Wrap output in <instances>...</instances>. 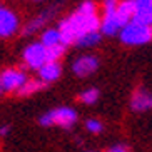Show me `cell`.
<instances>
[{"instance_id": "obj_1", "label": "cell", "mask_w": 152, "mask_h": 152, "mask_svg": "<svg viewBox=\"0 0 152 152\" xmlns=\"http://www.w3.org/2000/svg\"><path fill=\"white\" fill-rule=\"evenodd\" d=\"M57 30L60 34L64 45L69 44L75 45V42L79 39H82L90 32H100V18L97 15L95 4L90 2V0L82 2L74 14L60 20Z\"/></svg>"}, {"instance_id": "obj_2", "label": "cell", "mask_w": 152, "mask_h": 152, "mask_svg": "<svg viewBox=\"0 0 152 152\" xmlns=\"http://www.w3.org/2000/svg\"><path fill=\"white\" fill-rule=\"evenodd\" d=\"M119 35L125 45H142L152 40V27L132 18L129 23H125L122 27Z\"/></svg>"}, {"instance_id": "obj_3", "label": "cell", "mask_w": 152, "mask_h": 152, "mask_svg": "<svg viewBox=\"0 0 152 152\" xmlns=\"http://www.w3.org/2000/svg\"><path fill=\"white\" fill-rule=\"evenodd\" d=\"M121 0H104L102 18H100V34L102 35H115L122 30L124 22L117 14V5Z\"/></svg>"}, {"instance_id": "obj_4", "label": "cell", "mask_w": 152, "mask_h": 152, "mask_svg": "<svg viewBox=\"0 0 152 152\" xmlns=\"http://www.w3.org/2000/svg\"><path fill=\"white\" fill-rule=\"evenodd\" d=\"M39 122L44 127L58 125L62 129H69V127H72L77 122V112L72 107H57V109H52V110L42 114Z\"/></svg>"}, {"instance_id": "obj_5", "label": "cell", "mask_w": 152, "mask_h": 152, "mask_svg": "<svg viewBox=\"0 0 152 152\" xmlns=\"http://www.w3.org/2000/svg\"><path fill=\"white\" fill-rule=\"evenodd\" d=\"M22 58H23V62H25V65H27L28 69H35V70H39L42 65H45V64L49 62V57H47V47L42 45L40 40L39 42H32L30 45L25 47V50H23V54H22Z\"/></svg>"}, {"instance_id": "obj_6", "label": "cell", "mask_w": 152, "mask_h": 152, "mask_svg": "<svg viewBox=\"0 0 152 152\" xmlns=\"http://www.w3.org/2000/svg\"><path fill=\"white\" fill-rule=\"evenodd\" d=\"M27 80V74L20 69H5L0 74V82L5 92H18V89Z\"/></svg>"}, {"instance_id": "obj_7", "label": "cell", "mask_w": 152, "mask_h": 152, "mask_svg": "<svg viewBox=\"0 0 152 152\" xmlns=\"http://www.w3.org/2000/svg\"><path fill=\"white\" fill-rule=\"evenodd\" d=\"M18 28V17L12 12L10 9H7L5 5L0 4V37L14 35Z\"/></svg>"}, {"instance_id": "obj_8", "label": "cell", "mask_w": 152, "mask_h": 152, "mask_svg": "<svg viewBox=\"0 0 152 152\" xmlns=\"http://www.w3.org/2000/svg\"><path fill=\"white\" fill-rule=\"evenodd\" d=\"M97 69H99V58L90 54L75 58L74 64H72V72L77 77H87L90 74H94Z\"/></svg>"}, {"instance_id": "obj_9", "label": "cell", "mask_w": 152, "mask_h": 152, "mask_svg": "<svg viewBox=\"0 0 152 152\" xmlns=\"http://www.w3.org/2000/svg\"><path fill=\"white\" fill-rule=\"evenodd\" d=\"M130 109L135 112L152 110V92L145 89H135L130 97Z\"/></svg>"}, {"instance_id": "obj_10", "label": "cell", "mask_w": 152, "mask_h": 152, "mask_svg": "<svg viewBox=\"0 0 152 152\" xmlns=\"http://www.w3.org/2000/svg\"><path fill=\"white\" fill-rule=\"evenodd\" d=\"M54 15H55V9H47V10H44V12H40L35 18L28 20V23L23 27V35H30V34H35V32L42 30V27H44L49 20H52Z\"/></svg>"}, {"instance_id": "obj_11", "label": "cell", "mask_w": 152, "mask_h": 152, "mask_svg": "<svg viewBox=\"0 0 152 152\" xmlns=\"http://www.w3.org/2000/svg\"><path fill=\"white\" fill-rule=\"evenodd\" d=\"M62 74V67L58 62H47L45 65H42L39 69V79H40L44 84H50V82H55Z\"/></svg>"}, {"instance_id": "obj_12", "label": "cell", "mask_w": 152, "mask_h": 152, "mask_svg": "<svg viewBox=\"0 0 152 152\" xmlns=\"http://www.w3.org/2000/svg\"><path fill=\"white\" fill-rule=\"evenodd\" d=\"M135 2V20L152 27V0H134Z\"/></svg>"}, {"instance_id": "obj_13", "label": "cell", "mask_w": 152, "mask_h": 152, "mask_svg": "<svg viewBox=\"0 0 152 152\" xmlns=\"http://www.w3.org/2000/svg\"><path fill=\"white\" fill-rule=\"evenodd\" d=\"M117 14L124 22V25L129 23L135 17V2L134 0H121L119 5H117Z\"/></svg>"}, {"instance_id": "obj_14", "label": "cell", "mask_w": 152, "mask_h": 152, "mask_svg": "<svg viewBox=\"0 0 152 152\" xmlns=\"http://www.w3.org/2000/svg\"><path fill=\"white\" fill-rule=\"evenodd\" d=\"M44 87H45V84L40 80V79H28V80L18 89L17 94L20 95V97H28V95L35 94V92H39V90H42Z\"/></svg>"}, {"instance_id": "obj_15", "label": "cell", "mask_w": 152, "mask_h": 152, "mask_svg": "<svg viewBox=\"0 0 152 152\" xmlns=\"http://www.w3.org/2000/svg\"><path fill=\"white\" fill-rule=\"evenodd\" d=\"M40 44L45 47H54V45L62 44V39H60V34H58L57 28H45L40 35Z\"/></svg>"}, {"instance_id": "obj_16", "label": "cell", "mask_w": 152, "mask_h": 152, "mask_svg": "<svg viewBox=\"0 0 152 152\" xmlns=\"http://www.w3.org/2000/svg\"><path fill=\"white\" fill-rule=\"evenodd\" d=\"M100 37H102L100 32H90V34L84 35L82 39H79V40L75 42V45L77 47H94L95 44L100 42Z\"/></svg>"}, {"instance_id": "obj_17", "label": "cell", "mask_w": 152, "mask_h": 152, "mask_svg": "<svg viewBox=\"0 0 152 152\" xmlns=\"http://www.w3.org/2000/svg\"><path fill=\"white\" fill-rule=\"evenodd\" d=\"M99 90L94 89V87H90V89H85L80 92V95H79V99H80L84 104H87V105H92V104H95L99 100Z\"/></svg>"}, {"instance_id": "obj_18", "label": "cell", "mask_w": 152, "mask_h": 152, "mask_svg": "<svg viewBox=\"0 0 152 152\" xmlns=\"http://www.w3.org/2000/svg\"><path fill=\"white\" fill-rule=\"evenodd\" d=\"M85 129L89 130L90 134H100L104 129V125L100 121H97V119H89V121L85 122Z\"/></svg>"}, {"instance_id": "obj_19", "label": "cell", "mask_w": 152, "mask_h": 152, "mask_svg": "<svg viewBox=\"0 0 152 152\" xmlns=\"http://www.w3.org/2000/svg\"><path fill=\"white\" fill-rule=\"evenodd\" d=\"M107 152H129V151H127L124 145H112Z\"/></svg>"}, {"instance_id": "obj_20", "label": "cell", "mask_w": 152, "mask_h": 152, "mask_svg": "<svg viewBox=\"0 0 152 152\" xmlns=\"http://www.w3.org/2000/svg\"><path fill=\"white\" fill-rule=\"evenodd\" d=\"M9 130H10L9 125H0V135H2V137H5V135L9 134Z\"/></svg>"}, {"instance_id": "obj_21", "label": "cell", "mask_w": 152, "mask_h": 152, "mask_svg": "<svg viewBox=\"0 0 152 152\" xmlns=\"http://www.w3.org/2000/svg\"><path fill=\"white\" fill-rule=\"evenodd\" d=\"M4 92H5V90H4V87H2V82H0V95L4 94Z\"/></svg>"}]
</instances>
